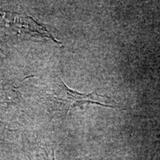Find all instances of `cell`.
<instances>
[{
  "label": "cell",
  "mask_w": 160,
  "mask_h": 160,
  "mask_svg": "<svg viewBox=\"0 0 160 160\" xmlns=\"http://www.w3.org/2000/svg\"><path fill=\"white\" fill-rule=\"evenodd\" d=\"M61 83L62 85H60L59 93L56 97V99L59 102L62 104L66 109V113H68V112L74 108L79 107L82 105H85V104H95V105L114 108L113 106L103 102V100L106 102L108 100L110 101L113 100L111 98L106 96L100 95L96 92L89 93V94L78 93L77 91L69 89L62 82H61Z\"/></svg>",
  "instance_id": "obj_1"
},
{
  "label": "cell",
  "mask_w": 160,
  "mask_h": 160,
  "mask_svg": "<svg viewBox=\"0 0 160 160\" xmlns=\"http://www.w3.org/2000/svg\"><path fill=\"white\" fill-rule=\"evenodd\" d=\"M36 160H55L54 152L53 150H42L37 154Z\"/></svg>",
  "instance_id": "obj_2"
}]
</instances>
